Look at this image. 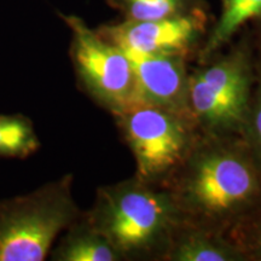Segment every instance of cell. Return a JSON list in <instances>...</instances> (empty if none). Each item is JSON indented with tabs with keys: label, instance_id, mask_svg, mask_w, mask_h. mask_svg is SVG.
Masks as SVG:
<instances>
[{
	"label": "cell",
	"instance_id": "obj_1",
	"mask_svg": "<svg viewBox=\"0 0 261 261\" xmlns=\"http://www.w3.org/2000/svg\"><path fill=\"white\" fill-rule=\"evenodd\" d=\"M166 188L194 227L228 234L261 212V171L241 136L201 133Z\"/></svg>",
	"mask_w": 261,
	"mask_h": 261
},
{
	"label": "cell",
	"instance_id": "obj_2",
	"mask_svg": "<svg viewBox=\"0 0 261 261\" xmlns=\"http://www.w3.org/2000/svg\"><path fill=\"white\" fill-rule=\"evenodd\" d=\"M84 214L123 261H165L184 225L168 189L146 184L136 175L98 188L92 207Z\"/></svg>",
	"mask_w": 261,
	"mask_h": 261
},
{
	"label": "cell",
	"instance_id": "obj_3",
	"mask_svg": "<svg viewBox=\"0 0 261 261\" xmlns=\"http://www.w3.org/2000/svg\"><path fill=\"white\" fill-rule=\"evenodd\" d=\"M65 174L24 196L0 201V261H42L83 214Z\"/></svg>",
	"mask_w": 261,
	"mask_h": 261
},
{
	"label": "cell",
	"instance_id": "obj_4",
	"mask_svg": "<svg viewBox=\"0 0 261 261\" xmlns=\"http://www.w3.org/2000/svg\"><path fill=\"white\" fill-rule=\"evenodd\" d=\"M113 117L135 158V175L154 187H167L202 133L191 117L146 104L132 103Z\"/></svg>",
	"mask_w": 261,
	"mask_h": 261
},
{
	"label": "cell",
	"instance_id": "obj_5",
	"mask_svg": "<svg viewBox=\"0 0 261 261\" xmlns=\"http://www.w3.org/2000/svg\"><path fill=\"white\" fill-rule=\"evenodd\" d=\"M256 70L244 50H233L189 75V107L204 135L241 136Z\"/></svg>",
	"mask_w": 261,
	"mask_h": 261
},
{
	"label": "cell",
	"instance_id": "obj_6",
	"mask_svg": "<svg viewBox=\"0 0 261 261\" xmlns=\"http://www.w3.org/2000/svg\"><path fill=\"white\" fill-rule=\"evenodd\" d=\"M61 17L73 33L69 55L79 89L112 116L132 104L135 75L125 51L76 16Z\"/></svg>",
	"mask_w": 261,
	"mask_h": 261
},
{
	"label": "cell",
	"instance_id": "obj_7",
	"mask_svg": "<svg viewBox=\"0 0 261 261\" xmlns=\"http://www.w3.org/2000/svg\"><path fill=\"white\" fill-rule=\"evenodd\" d=\"M205 16L194 9L155 21H128L103 25L98 33L123 50L158 56L189 57L204 32Z\"/></svg>",
	"mask_w": 261,
	"mask_h": 261
},
{
	"label": "cell",
	"instance_id": "obj_8",
	"mask_svg": "<svg viewBox=\"0 0 261 261\" xmlns=\"http://www.w3.org/2000/svg\"><path fill=\"white\" fill-rule=\"evenodd\" d=\"M123 51L135 75L133 103L158 107L192 119L187 58Z\"/></svg>",
	"mask_w": 261,
	"mask_h": 261
},
{
	"label": "cell",
	"instance_id": "obj_9",
	"mask_svg": "<svg viewBox=\"0 0 261 261\" xmlns=\"http://www.w3.org/2000/svg\"><path fill=\"white\" fill-rule=\"evenodd\" d=\"M165 261H247L230 234L184 224L173 238Z\"/></svg>",
	"mask_w": 261,
	"mask_h": 261
},
{
	"label": "cell",
	"instance_id": "obj_10",
	"mask_svg": "<svg viewBox=\"0 0 261 261\" xmlns=\"http://www.w3.org/2000/svg\"><path fill=\"white\" fill-rule=\"evenodd\" d=\"M50 257L54 261H123L110 241L86 219L84 212L65 230Z\"/></svg>",
	"mask_w": 261,
	"mask_h": 261
},
{
	"label": "cell",
	"instance_id": "obj_11",
	"mask_svg": "<svg viewBox=\"0 0 261 261\" xmlns=\"http://www.w3.org/2000/svg\"><path fill=\"white\" fill-rule=\"evenodd\" d=\"M261 15V0H224V11L200 51V61L208 62L247 21Z\"/></svg>",
	"mask_w": 261,
	"mask_h": 261
},
{
	"label": "cell",
	"instance_id": "obj_12",
	"mask_svg": "<svg viewBox=\"0 0 261 261\" xmlns=\"http://www.w3.org/2000/svg\"><path fill=\"white\" fill-rule=\"evenodd\" d=\"M39 149L40 142L29 117L0 115V158L27 159Z\"/></svg>",
	"mask_w": 261,
	"mask_h": 261
},
{
	"label": "cell",
	"instance_id": "obj_13",
	"mask_svg": "<svg viewBox=\"0 0 261 261\" xmlns=\"http://www.w3.org/2000/svg\"><path fill=\"white\" fill-rule=\"evenodd\" d=\"M113 6L121 10L128 21H155L187 14L189 0H109Z\"/></svg>",
	"mask_w": 261,
	"mask_h": 261
},
{
	"label": "cell",
	"instance_id": "obj_14",
	"mask_svg": "<svg viewBox=\"0 0 261 261\" xmlns=\"http://www.w3.org/2000/svg\"><path fill=\"white\" fill-rule=\"evenodd\" d=\"M241 137L261 171V69L256 70L255 85Z\"/></svg>",
	"mask_w": 261,
	"mask_h": 261
},
{
	"label": "cell",
	"instance_id": "obj_15",
	"mask_svg": "<svg viewBox=\"0 0 261 261\" xmlns=\"http://www.w3.org/2000/svg\"><path fill=\"white\" fill-rule=\"evenodd\" d=\"M230 237L241 248L247 261H261V212L231 231Z\"/></svg>",
	"mask_w": 261,
	"mask_h": 261
}]
</instances>
